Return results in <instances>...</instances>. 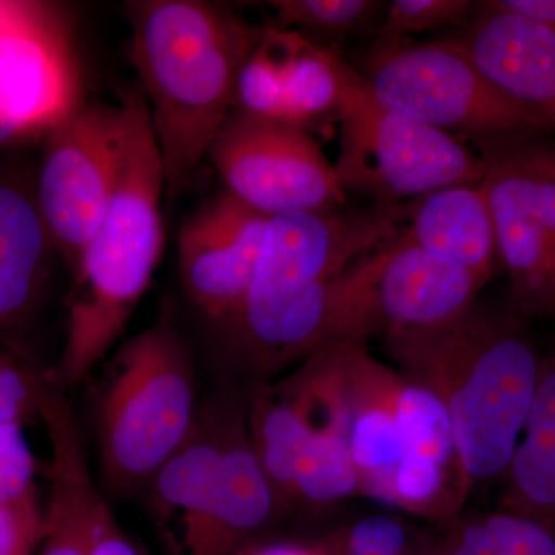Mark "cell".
Listing matches in <instances>:
<instances>
[{"instance_id":"cell-1","label":"cell","mask_w":555,"mask_h":555,"mask_svg":"<svg viewBox=\"0 0 555 555\" xmlns=\"http://www.w3.org/2000/svg\"><path fill=\"white\" fill-rule=\"evenodd\" d=\"M130 57L147 101L163 164L166 199L195 181L233 109L236 80L266 27L225 3L134 0L126 3Z\"/></svg>"},{"instance_id":"cell-2","label":"cell","mask_w":555,"mask_h":555,"mask_svg":"<svg viewBox=\"0 0 555 555\" xmlns=\"http://www.w3.org/2000/svg\"><path fill=\"white\" fill-rule=\"evenodd\" d=\"M521 318L476 301L443 326L383 337L398 372L448 411L463 503L478 483L506 476L531 408L542 357Z\"/></svg>"},{"instance_id":"cell-3","label":"cell","mask_w":555,"mask_h":555,"mask_svg":"<svg viewBox=\"0 0 555 555\" xmlns=\"http://www.w3.org/2000/svg\"><path fill=\"white\" fill-rule=\"evenodd\" d=\"M120 104L126 133L118 182L73 273L64 347L56 366L47 371L65 393L86 382L122 337L166 243L163 164L141 87L126 91Z\"/></svg>"},{"instance_id":"cell-4","label":"cell","mask_w":555,"mask_h":555,"mask_svg":"<svg viewBox=\"0 0 555 555\" xmlns=\"http://www.w3.org/2000/svg\"><path fill=\"white\" fill-rule=\"evenodd\" d=\"M192 350L158 321L116 349L94 401L102 483L116 496L145 492L198 422Z\"/></svg>"},{"instance_id":"cell-5","label":"cell","mask_w":555,"mask_h":555,"mask_svg":"<svg viewBox=\"0 0 555 555\" xmlns=\"http://www.w3.org/2000/svg\"><path fill=\"white\" fill-rule=\"evenodd\" d=\"M358 73L383 107L473 145L481 158L553 131L496 89L451 39L371 50Z\"/></svg>"},{"instance_id":"cell-6","label":"cell","mask_w":555,"mask_h":555,"mask_svg":"<svg viewBox=\"0 0 555 555\" xmlns=\"http://www.w3.org/2000/svg\"><path fill=\"white\" fill-rule=\"evenodd\" d=\"M339 152L345 190L397 207L451 185H478L485 159L465 142L383 107L366 80L346 64L339 98Z\"/></svg>"},{"instance_id":"cell-7","label":"cell","mask_w":555,"mask_h":555,"mask_svg":"<svg viewBox=\"0 0 555 555\" xmlns=\"http://www.w3.org/2000/svg\"><path fill=\"white\" fill-rule=\"evenodd\" d=\"M483 286L398 230L335 278V343L443 326L465 313Z\"/></svg>"},{"instance_id":"cell-8","label":"cell","mask_w":555,"mask_h":555,"mask_svg":"<svg viewBox=\"0 0 555 555\" xmlns=\"http://www.w3.org/2000/svg\"><path fill=\"white\" fill-rule=\"evenodd\" d=\"M83 101L72 22L61 7L0 0V155L42 141Z\"/></svg>"},{"instance_id":"cell-9","label":"cell","mask_w":555,"mask_h":555,"mask_svg":"<svg viewBox=\"0 0 555 555\" xmlns=\"http://www.w3.org/2000/svg\"><path fill=\"white\" fill-rule=\"evenodd\" d=\"M124 133L122 104L86 100L42 138L36 195L54 250L72 275L115 192Z\"/></svg>"},{"instance_id":"cell-10","label":"cell","mask_w":555,"mask_h":555,"mask_svg":"<svg viewBox=\"0 0 555 555\" xmlns=\"http://www.w3.org/2000/svg\"><path fill=\"white\" fill-rule=\"evenodd\" d=\"M545 137L485 156L480 181L520 317L555 313V142Z\"/></svg>"},{"instance_id":"cell-11","label":"cell","mask_w":555,"mask_h":555,"mask_svg":"<svg viewBox=\"0 0 555 555\" xmlns=\"http://www.w3.org/2000/svg\"><path fill=\"white\" fill-rule=\"evenodd\" d=\"M207 159L230 195L266 217L346 206L335 166L308 131L232 109Z\"/></svg>"},{"instance_id":"cell-12","label":"cell","mask_w":555,"mask_h":555,"mask_svg":"<svg viewBox=\"0 0 555 555\" xmlns=\"http://www.w3.org/2000/svg\"><path fill=\"white\" fill-rule=\"evenodd\" d=\"M397 207L298 211L269 218L244 302L292 297L328 283L398 233ZM243 306V305H241Z\"/></svg>"},{"instance_id":"cell-13","label":"cell","mask_w":555,"mask_h":555,"mask_svg":"<svg viewBox=\"0 0 555 555\" xmlns=\"http://www.w3.org/2000/svg\"><path fill=\"white\" fill-rule=\"evenodd\" d=\"M268 221L261 211L222 190L179 230L182 287L210 320L225 323L246 299Z\"/></svg>"},{"instance_id":"cell-14","label":"cell","mask_w":555,"mask_h":555,"mask_svg":"<svg viewBox=\"0 0 555 555\" xmlns=\"http://www.w3.org/2000/svg\"><path fill=\"white\" fill-rule=\"evenodd\" d=\"M240 403L229 387L203 404L185 443L145 489L149 516L169 555L196 553L217 494L230 420Z\"/></svg>"},{"instance_id":"cell-15","label":"cell","mask_w":555,"mask_h":555,"mask_svg":"<svg viewBox=\"0 0 555 555\" xmlns=\"http://www.w3.org/2000/svg\"><path fill=\"white\" fill-rule=\"evenodd\" d=\"M38 163L28 149L0 155V341L30 323L49 283L53 241L36 195Z\"/></svg>"},{"instance_id":"cell-16","label":"cell","mask_w":555,"mask_h":555,"mask_svg":"<svg viewBox=\"0 0 555 555\" xmlns=\"http://www.w3.org/2000/svg\"><path fill=\"white\" fill-rule=\"evenodd\" d=\"M451 40L496 89L555 131V33L481 2Z\"/></svg>"},{"instance_id":"cell-17","label":"cell","mask_w":555,"mask_h":555,"mask_svg":"<svg viewBox=\"0 0 555 555\" xmlns=\"http://www.w3.org/2000/svg\"><path fill=\"white\" fill-rule=\"evenodd\" d=\"M39 422L50 438V481L46 535L36 555H89L102 496L91 477L78 423L67 393L42 371L38 386Z\"/></svg>"},{"instance_id":"cell-18","label":"cell","mask_w":555,"mask_h":555,"mask_svg":"<svg viewBox=\"0 0 555 555\" xmlns=\"http://www.w3.org/2000/svg\"><path fill=\"white\" fill-rule=\"evenodd\" d=\"M284 503L259 462L246 404L230 420L214 506L195 555H240L275 521Z\"/></svg>"},{"instance_id":"cell-19","label":"cell","mask_w":555,"mask_h":555,"mask_svg":"<svg viewBox=\"0 0 555 555\" xmlns=\"http://www.w3.org/2000/svg\"><path fill=\"white\" fill-rule=\"evenodd\" d=\"M400 372L385 366L353 341L347 364L349 448L360 478V494L387 503L390 481L404 454L397 415Z\"/></svg>"},{"instance_id":"cell-20","label":"cell","mask_w":555,"mask_h":555,"mask_svg":"<svg viewBox=\"0 0 555 555\" xmlns=\"http://www.w3.org/2000/svg\"><path fill=\"white\" fill-rule=\"evenodd\" d=\"M404 232L430 254L473 273L488 283L494 273V222L483 190L478 185H451L397 206Z\"/></svg>"},{"instance_id":"cell-21","label":"cell","mask_w":555,"mask_h":555,"mask_svg":"<svg viewBox=\"0 0 555 555\" xmlns=\"http://www.w3.org/2000/svg\"><path fill=\"white\" fill-rule=\"evenodd\" d=\"M502 511L555 528V353L540 363L531 408L506 470Z\"/></svg>"},{"instance_id":"cell-22","label":"cell","mask_w":555,"mask_h":555,"mask_svg":"<svg viewBox=\"0 0 555 555\" xmlns=\"http://www.w3.org/2000/svg\"><path fill=\"white\" fill-rule=\"evenodd\" d=\"M266 28L280 62L292 127L308 131L328 118L337 120L347 62L297 31Z\"/></svg>"},{"instance_id":"cell-23","label":"cell","mask_w":555,"mask_h":555,"mask_svg":"<svg viewBox=\"0 0 555 555\" xmlns=\"http://www.w3.org/2000/svg\"><path fill=\"white\" fill-rule=\"evenodd\" d=\"M438 555H555V528L502 509L459 518L441 537Z\"/></svg>"},{"instance_id":"cell-24","label":"cell","mask_w":555,"mask_h":555,"mask_svg":"<svg viewBox=\"0 0 555 555\" xmlns=\"http://www.w3.org/2000/svg\"><path fill=\"white\" fill-rule=\"evenodd\" d=\"M270 27L297 31L318 46L349 42L363 33H377L387 3L378 0H272Z\"/></svg>"},{"instance_id":"cell-25","label":"cell","mask_w":555,"mask_h":555,"mask_svg":"<svg viewBox=\"0 0 555 555\" xmlns=\"http://www.w3.org/2000/svg\"><path fill=\"white\" fill-rule=\"evenodd\" d=\"M360 494V478L345 430L310 438L295 476L292 502L323 506Z\"/></svg>"},{"instance_id":"cell-26","label":"cell","mask_w":555,"mask_h":555,"mask_svg":"<svg viewBox=\"0 0 555 555\" xmlns=\"http://www.w3.org/2000/svg\"><path fill=\"white\" fill-rule=\"evenodd\" d=\"M397 415L403 434L404 454L426 456L454 467L460 474L451 418L430 390L403 377L398 389Z\"/></svg>"},{"instance_id":"cell-27","label":"cell","mask_w":555,"mask_h":555,"mask_svg":"<svg viewBox=\"0 0 555 555\" xmlns=\"http://www.w3.org/2000/svg\"><path fill=\"white\" fill-rule=\"evenodd\" d=\"M324 542L345 555H438L429 540L396 517L372 516L341 529Z\"/></svg>"},{"instance_id":"cell-28","label":"cell","mask_w":555,"mask_h":555,"mask_svg":"<svg viewBox=\"0 0 555 555\" xmlns=\"http://www.w3.org/2000/svg\"><path fill=\"white\" fill-rule=\"evenodd\" d=\"M474 3L467 0H396L385 17L371 50H385L408 42L420 33L451 25H466L473 17Z\"/></svg>"},{"instance_id":"cell-29","label":"cell","mask_w":555,"mask_h":555,"mask_svg":"<svg viewBox=\"0 0 555 555\" xmlns=\"http://www.w3.org/2000/svg\"><path fill=\"white\" fill-rule=\"evenodd\" d=\"M36 459L28 448L24 426L0 425V503H13L38 491Z\"/></svg>"},{"instance_id":"cell-30","label":"cell","mask_w":555,"mask_h":555,"mask_svg":"<svg viewBox=\"0 0 555 555\" xmlns=\"http://www.w3.org/2000/svg\"><path fill=\"white\" fill-rule=\"evenodd\" d=\"M46 535V511L38 491L13 503H0V555H36Z\"/></svg>"},{"instance_id":"cell-31","label":"cell","mask_w":555,"mask_h":555,"mask_svg":"<svg viewBox=\"0 0 555 555\" xmlns=\"http://www.w3.org/2000/svg\"><path fill=\"white\" fill-rule=\"evenodd\" d=\"M89 555H149L113 516L107 500L102 499L94 518Z\"/></svg>"},{"instance_id":"cell-32","label":"cell","mask_w":555,"mask_h":555,"mask_svg":"<svg viewBox=\"0 0 555 555\" xmlns=\"http://www.w3.org/2000/svg\"><path fill=\"white\" fill-rule=\"evenodd\" d=\"M485 3L491 9L524 17L555 33V0H491Z\"/></svg>"},{"instance_id":"cell-33","label":"cell","mask_w":555,"mask_h":555,"mask_svg":"<svg viewBox=\"0 0 555 555\" xmlns=\"http://www.w3.org/2000/svg\"><path fill=\"white\" fill-rule=\"evenodd\" d=\"M240 555H318L315 546L301 543H257Z\"/></svg>"},{"instance_id":"cell-34","label":"cell","mask_w":555,"mask_h":555,"mask_svg":"<svg viewBox=\"0 0 555 555\" xmlns=\"http://www.w3.org/2000/svg\"><path fill=\"white\" fill-rule=\"evenodd\" d=\"M5 423H14V425L24 426V423L21 422L20 416L14 414L10 408H7L5 404L0 403V425H5Z\"/></svg>"}]
</instances>
